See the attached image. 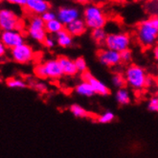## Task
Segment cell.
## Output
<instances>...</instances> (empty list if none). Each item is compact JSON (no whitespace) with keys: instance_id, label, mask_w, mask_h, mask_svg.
Returning <instances> with one entry per match:
<instances>
[{"instance_id":"6da1fadb","label":"cell","mask_w":158,"mask_h":158,"mask_svg":"<svg viewBox=\"0 0 158 158\" xmlns=\"http://www.w3.org/2000/svg\"><path fill=\"white\" fill-rule=\"evenodd\" d=\"M158 39V15H152L139 24L137 40L143 47H151Z\"/></svg>"},{"instance_id":"7a4b0ae2","label":"cell","mask_w":158,"mask_h":158,"mask_svg":"<svg viewBox=\"0 0 158 158\" xmlns=\"http://www.w3.org/2000/svg\"><path fill=\"white\" fill-rule=\"evenodd\" d=\"M83 20L91 30L102 29L106 24V17L103 10L95 4L86 6L83 11Z\"/></svg>"},{"instance_id":"3957f363","label":"cell","mask_w":158,"mask_h":158,"mask_svg":"<svg viewBox=\"0 0 158 158\" xmlns=\"http://www.w3.org/2000/svg\"><path fill=\"white\" fill-rule=\"evenodd\" d=\"M125 78L127 85L134 90H142L146 87L147 73L144 68L137 65L131 64L125 71Z\"/></svg>"},{"instance_id":"277c9868","label":"cell","mask_w":158,"mask_h":158,"mask_svg":"<svg viewBox=\"0 0 158 158\" xmlns=\"http://www.w3.org/2000/svg\"><path fill=\"white\" fill-rule=\"evenodd\" d=\"M35 74L40 79L59 80L63 76V72L59 60H49L38 64L35 67Z\"/></svg>"},{"instance_id":"5b68a950","label":"cell","mask_w":158,"mask_h":158,"mask_svg":"<svg viewBox=\"0 0 158 158\" xmlns=\"http://www.w3.org/2000/svg\"><path fill=\"white\" fill-rule=\"evenodd\" d=\"M105 45L108 49L121 53L128 49L131 45V36L126 33L109 34L106 39Z\"/></svg>"},{"instance_id":"8992f818","label":"cell","mask_w":158,"mask_h":158,"mask_svg":"<svg viewBox=\"0 0 158 158\" xmlns=\"http://www.w3.org/2000/svg\"><path fill=\"white\" fill-rule=\"evenodd\" d=\"M0 27H1L2 31H21L23 22L12 10L2 9L0 11Z\"/></svg>"},{"instance_id":"52a82bcc","label":"cell","mask_w":158,"mask_h":158,"mask_svg":"<svg viewBox=\"0 0 158 158\" xmlns=\"http://www.w3.org/2000/svg\"><path fill=\"white\" fill-rule=\"evenodd\" d=\"M46 29H45V22L42 19L41 16L35 15L29 22L28 26V35L31 39L35 41L42 42L47 38L46 35Z\"/></svg>"},{"instance_id":"ba28073f","label":"cell","mask_w":158,"mask_h":158,"mask_svg":"<svg viewBox=\"0 0 158 158\" xmlns=\"http://www.w3.org/2000/svg\"><path fill=\"white\" fill-rule=\"evenodd\" d=\"M11 57L17 63L26 64L34 60L35 52L29 44L23 43L11 50Z\"/></svg>"},{"instance_id":"9c48e42d","label":"cell","mask_w":158,"mask_h":158,"mask_svg":"<svg viewBox=\"0 0 158 158\" xmlns=\"http://www.w3.org/2000/svg\"><path fill=\"white\" fill-rule=\"evenodd\" d=\"M1 43L8 49H14L24 43V36L20 31H3L1 34Z\"/></svg>"},{"instance_id":"30bf717a","label":"cell","mask_w":158,"mask_h":158,"mask_svg":"<svg viewBox=\"0 0 158 158\" xmlns=\"http://www.w3.org/2000/svg\"><path fill=\"white\" fill-rule=\"evenodd\" d=\"M98 60L103 65L107 67L116 66L120 62H122L121 54L108 48L102 49L98 52Z\"/></svg>"},{"instance_id":"8fae6325","label":"cell","mask_w":158,"mask_h":158,"mask_svg":"<svg viewBox=\"0 0 158 158\" xmlns=\"http://www.w3.org/2000/svg\"><path fill=\"white\" fill-rule=\"evenodd\" d=\"M81 79L83 81H87L90 83L93 89L95 91V94L100 95V96H108L110 94L109 87L106 85V83H104L103 81H101L100 80L95 78L89 71L82 73Z\"/></svg>"},{"instance_id":"7c38bea8","label":"cell","mask_w":158,"mask_h":158,"mask_svg":"<svg viewBox=\"0 0 158 158\" xmlns=\"http://www.w3.org/2000/svg\"><path fill=\"white\" fill-rule=\"evenodd\" d=\"M79 16L80 12L75 7H61L57 14V18L65 26L80 18Z\"/></svg>"},{"instance_id":"4fadbf2b","label":"cell","mask_w":158,"mask_h":158,"mask_svg":"<svg viewBox=\"0 0 158 158\" xmlns=\"http://www.w3.org/2000/svg\"><path fill=\"white\" fill-rule=\"evenodd\" d=\"M26 9L35 15H43L49 11L50 5L46 0H27Z\"/></svg>"},{"instance_id":"5bb4252c","label":"cell","mask_w":158,"mask_h":158,"mask_svg":"<svg viewBox=\"0 0 158 158\" xmlns=\"http://www.w3.org/2000/svg\"><path fill=\"white\" fill-rule=\"evenodd\" d=\"M58 60H59L60 64L61 66L63 75L72 77V76H75L78 73V69L76 67L75 60L69 59L68 57H66V56H60V57L58 58Z\"/></svg>"},{"instance_id":"9a60e30c","label":"cell","mask_w":158,"mask_h":158,"mask_svg":"<svg viewBox=\"0 0 158 158\" xmlns=\"http://www.w3.org/2000/svg\"><path fill=\"white\" fill-rule=\"evenodd\" d=\"M86 28H87V26H86L85 20L81 19V18H78V19L71 22L70 24H68L66 26V30L72 36H79V35H81L85 33Z\"/></svg>"},{"instance_id":"2e32d148","label":"cell","mask_w":158,"mask_h":158,"mask_svg":"<svg viewBox=\"0 0 158 158\" xmlns=\"http://www.w3.org/2000/svg\"><path fill=\"white\" fill-rule=\"evenodd\" d=\"M56 41L59 44V46L62 48H67L72 45L73 36L68 33L66 29H63L60 33L56 35Z\"/></svg>"},{"instance_id":"e0dca14e","label":"cell","mask_w":158,"mask_h":158,"mask_svg":"<svg viewBox=\"0 0 158 158\" xmlns=\"http://www.w3.org/2000/svg\"><path fill=\"white\" fill-rule=\"evenodd\" d=\"M75 92L78 95L82 96V97H92L95 94V91L93 89L92 85L87 81H81L80 83L75 86Z\"/></svg>"},{"instance_id":"ac0fdd59","label":"cell","mask_w":158,"mask_h":158,"mask_svg":"<svg viewBox=\"0 0 158 158\" xmlns=\"http://www.w3.org/2000/svg\"><path fill=\"white\" fill-rule=\"evenodd\" d=\"M115 100L120 106H127L131 103V93L126 88L118 89L115 93Z\"/></svg>"},{"instance_id":"d6986e66","label":"cell","mask_w":158,"mask_h":158,"mask_svg":"<svg viewBox=\"0 0 158 158\" xmlns=\"http://www.w3.org/2000/svg\"><path fill=\"white\" fill-rule=\"evenodd\" d=\"M45 29H46V32L49 34L57 35L58 33L63 30V24L58 19V18H56L54 20H51L49 22L45 23Z\"/></svg>"},{"instance_id":"ffe728a7","label":"cell","mask_w":158,"mask_h":158,"mask_svg":"<svg viewBox=\"0 0 158 158\" xmlns=\"http://www.w3.org/2000/svg\"><path fill=\"white\" fill-rule=\"evenodd\" d=\"M70 112L77 118H89L90 113L85 107H82L80 105L74 104L70 106Z\"/></svg>"},{"instance_id":"44dd1931","label":"cell","mask_w":158,"mask_h":158,"mask_svg":"<svg viewBox=\"0 0 158 158\" xmlns=\"http://www.w3.org/2000/svg\"><path fill=\"white\" fill-rule=\"evenodd\" d=\"M6 85L12 89H22L27 86L26 82L22 79L15 78V77L8 78L6 80Z\"/></svg>"},{"instance_id":"7402d4cb","label":"cell","mask_w":158,"mask_h":158,"mask_svg":"<svg viewBox=\"0 0 158 158\" xmlns=\"http://www.w3.org/2000/svg\"><path fill=\"white\" fill-rule=\"evenodd\" d=\"M106 36H107V35H106V31L104 30V28H102V29L92 30L91 38H92L93 40H94V41H95L96 43H98V44L105 43Z\"/></svg>"},{"instance_id":"603a6c76","label":"cell","mask_w":158,"mask_h":158,"mask_svg":"<svg viewBox=\"0 0 158 158\" xmlns=\"http://www.w3.org/2000/svg\"><path fill=\"white\" fill-rule=\"evenodd\" d=\"M114 119H115L114 113L107 110V111H106V112H104L103 114H101L97 118V122L100 124H109L111 122H113Z\"/></svg>"},{"instance_id":"cb8c5ba5","label":"cell","mask_w":158,"mask_h":158,"mask_svg":"<svg viewBox=\"0 0 158 158\" xmlns=\"http://www.w3.org/2000/svg\"><path fill=\"white\" fill-rule=\"evenodd\" d=\"M112 83L116 88L121 89L125 88V86L127 85V81L125 76L121 75V74H115L112 77Z\"/></svg>"},{"instance_id":"d4e9b609","label":"cell","mask_w":158,"mask_h":158,"mask_svg":"<svg viewBox=\"0 0 158 158\" xmlns=\"http://www.w3.org/2000/svg\"><path fill=\"white\" fill-rule=\"evenodd\" d=\"M75 64H76V67L78 69V72H81L82 74V73L87 71V63L82 57L77 58L75 60Z\"/></svg>"},{"instance_id":"484cf974","label":"cell","mask_w":158,"mask_h":158,"mask_svg":"<svg viewBox=\"0 0 158 158\" xmlns=\"http://www.w3.org/2000/svg\"><path fill=\"white\" fill-rule=\"evenodd\" d=\"M148 109L152 112H158V96L152 97L148 103Z\"/></svg>"},{"instance_id":"4316f807","label":"cell","mask_w":158,"mask_h":158,"mask_svg":"<svg viewBox=\"0 0 158 158\" xmlns=\"http://www.w3.org/2000/svg\"><path fill=\"white\" fill-rule=\"evenodd\" d=\"M120 54H121V60H122V62L127 63L132 60V52L129 49L121 52Z\"/></svg>"},{"instance_id":"83f0119b","label":"cell","mask_w":158,"mask_h":158,"mask_svg":"<svg viewBox=\"0 0 158 158\" xmlns=\"http://www.w3.org/2000/svg\"><path fill=\"white\" fill-rule=\"evenodd\" d=\"M41 17H42V19L44 20V22H49L51 20H54L57 18V15H56L53 11H47V12H45L43 15H41Z\"/></svg>"},{"instance_id":"f1b7e54d","label":"cell","mask_w":158,"mask_h":158,"mask_svg":"<svg viewBox=\"0 0 158 158\" xmlns=\"http://www.w3.org/2000/svg\"><path fill=\"white\" fill-rule=\"evenodd\" d=\"M33 87L36 91H39L40 93L46 92V90H47V86H46V85H45V83H43V82H41V81H35V82H34Z\"/></svg>"},{"instance_id":"f546056e","label":"cell","mask_w":158,"mask_h":158,"mask_svg":"<svg viewBox=\"0 0 158 158\" xmlns=\"http://www.w3.org/2000/svg\"><path fill=\"white\" fill-rule=\"evenodd\" d=\"M56 43H57V41L55 40V39L51 38V36H47V38L45 39V40L43 41V44L45 47L47 48H53L54 46L56 45Z\"/></svg>"},{"instance_id":"4dcf8cb0","label":"cell","mask_w":158,"mask_h":158,"mask_svg":"<svg viewBox=\"0 0 158 158\" xmlns=\"http://www.w3.org/2000/svg\"><path fill=\"white\" fill-rule=\"evenodd\" d=\"M6 2L12 5H17V6H25L27 0H5Z\"/></svg>"},{"instance_id":"1f68e13d","label":"cell","mask_w":158,"mask_h":158,"mask_svg":"<svg viewBox=\"0 0 158 158\" xmlns=\"http://www.w3.org/2000/svg\"><path fill=\"white\" fill-rule=\"evenodd\" d=\"M152 55H153V58L155 60L158 61V43H156L153 47V50H152Z\"/></svg>"},{"instance_id":"d6a6232c","label":"cell","mask_w":158,"mask_h":158,"mask_svg":"<svg viewBox=\"0 0 158 158\" xmlns=\"http://www.w3.org/2000/svg\"><path fill=\"white\" fill-rule=\"evenodd\" d=\"M153 82H154V80L152 77H148V76L147 81H146V87H152V85H153Z\"/></svg>"},{"instance_id":"836d02e7","label":"cell","mask_w":158,"mask_h":158,"mask_svg":"<svg viewBox=\"0 0 158 158\" xmlns=\"http://www.w3.org/2000/svg\"><path fill=\"white\" fill-rule=\"evenodd\" d=\"M6 51H7V48L1 43V44H0V56H1V57H3V56L6 54Z\"/></svg>"},{"instance_id":"e575fe53","label":"cell","mask_w":158,"mask_h":158,"mask_svg":"<svg viewBox=\"0 0 158 158\" xmlns=\"http://www.w3.org/2000/svg\"><path fill=\"white\" fill-rule=\"evenodd\" d=\"M93 1H95L96 3H102V2H105L106 0H93Z\"/></svg>"},{"instance_id":"d590c367","label":"cell","mask_w":158,"mask_h":158,"mask_svg":"<svg viewBox=\"0 0 158 158\" xmlns=\"http://www.w3.org/2000/svg\"><path fill=\"white\" fill-rule=\"evenodd\" d=\"M79 2H81V3H86V2H88L89 0H78Z\"/></svg>"}]
</instances>
